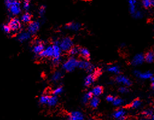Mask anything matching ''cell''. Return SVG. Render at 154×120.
Segmentation results:
<instances>
[{"label": "cell", "instance_id": "cell-1", "mask_svg": "<svg viewBox=\"0 0 154 120\" xmlns=\"http://www.w3.org/2000/svg\"><path fill=\"white\" fill-rule=\"evenodd\" d=\"M53 63L55 65H58L61 60V52L62 50L59 45V41H56L53 45Z\"/></svg>", "mask_w": 154, "mask_h": 120}, {"label": "cell", "instance_id": "cell-2", "mask_svg": "<svg viewBox=\"0 0 154 120\" xmlns=\"http://www.w3.org/2000/svg\"><path fill=\"white\" fill-rule=\"evenodd\" d=\"M77 65L78 60L74 57H71L65 61L62 65V68L67 72H72L77 68Z\"/></svg>", "mask_w": 154, "mask_h": 120}, {"label": "cell", "instance_id": "cell-3", "mask_svg": "<svg viewBox=\"0 0 154 120\" xmlns=\"http://www.w3.org/2000/svg\"><path fill=\"white\" fill-rule=\"evenodd\" d=\"M59 45L61 49L63 51H69L73 46V42L70 37H65L59 41Z\"/></svg>", "mask_w": 154, "mask_h": 120}, {"label": "cell", "instance_id": "cell-4", "mask_svg": "<svg viewBox=\"0 0 154 120\" xmlns=\"http://www.w3.org/2000/svg\"><path fill=\"white\" fill-rule=\"evenodd\" d=\"M77 68L80 69H85L89 73H92L94 69V66L92 64L86 60H78Z\"/></svg>", "mask_w": 154, "mask_h": 120}, {"label": "cell", "instance_id": "cell-5", "mask_svg": "<svg viewBox=\"0 0 154 120\" xmlns=\"http://www.w3.org/2000/svg\"><path fill=\"white\" fill-rule=\"evenodd\" d=\"M9 10L12 15H19L21 12V4L20 0H15V1L10 7Z\"/></svg>", "mask_w": 154, "mask_h": 120}, {"label": "cell", "instance_id": "cell-6", "mask_svg": "<svg viewBox=\"0 0 154 120\" xmlns=\"http://www.w3.org/2000/svg\"><path fill=\"white\" fill-rule=\"evenodd\" d=\"M8 25L11 29V31L13 33H17L21 28V24L19 19L17 18H13L8 23Z\"/></svg>", "mask_w": 154, "mask_h": 120}, {"label": "cell", "instance_id": "cell-7", "mask_svg": "<svg viewBox=\"0 0 154 120\" xmlns=\"http://www.w3.org/2000/svg\"><path fill=\"white\" fill-rule=\"evenodd\" d=\"M40 28V22L37 21L30 22L27 26V31L31 35H34L38 31Z\"/></svg>", "mask_w": 154, "mask_h": 120}, {"label": "cell", "instance_id": "cell-8", "mask_svg": "<svg viewBox=\"0 0 154 120\" xmlns=\"http://www.w3.org/2000/svg\"><path fill=\"white\" fill-rule=\"evenodd\" d=\"M53 55V46L48 45L45 48V49L40 53L39 56L42 58H52Z\"/></svg>", "mask_w": 154, "mask_h": 120}, {"label": "cell", "instance_id": "cell-9", "mask_svg": "<svg viewBox=\"0 0 154 120\" xmlns=\"http://www.w3.org/2000/svg\"><path fill=\"white\" fill-rule=\"evenodd\" d=\"M45 47L44 43L40 41H39V40H37V41H35V43L34 44L33 48H32V51H33L35 54L39 55L45 49Z\"/></svg>", "mask_w": 154, "mask_h": 120}, {"label": "cell", "instance_id": "cell-10", "mask_svg": "<svg viewBox=\"0 0 154 120\" xmlns=\"http://www.w3.org/2000/svg\"><path fill=\"white\" fill-rule=\"evenodd\" d=\"M126 111L122 108L116 110L112 114V117L116 120H125L126 119Z\"/></svg>", "mask_w": 154, "mask_h": 120}, {"label": "cell", "instance_id": "cell-11", "mask_svg": "<svg viewBox=\"0 0 154 120\" xmlns=\"http://www.w3.org/2000/svg\"><path fill=\"white\" fill-rule=\"evenodd\" d=\"M134 75L139 77L141 79L143 80H147V79H149V78H152L153 74L152 73L149 71H147V72H144V73H141V72L136 70L134 72Z\"/></svg>", "mask_w": 154, "mask_h": 120}, {"label": "cell", "instance_id": "cell-12", "mask_svg": "<svg viewBox=\"0 0 154 120\" xmlns=\"http://www.w3.org/2000/svg\"><path fill=\"white\" fill-rule=\"evenodd\" d=\"M144 55L143 54H138L133 58L131 63L134 66H139L144 61Z\"/></svg>", "mask_w": 154, "mask_h": 120}, {"label": "cell", "instance_id": "cell-13", "mask_svg": "<svg viewBox=\"0 0 154 120\" xmlns=\"http://www.w3.org/2000/svg\"><path fill=\"white\" fill-rule=\"evenodd\" d=\"M116 80L117 83L122 85L125 86H129L131 85L132 83L130 80H129L127 77L123 75L118 76L116 78Z\"/></svg>", "mask_w": 154, "mask_h": 120}, {"label": "cell", "instance_id": "cell-14", "mask_svg": "<svg viewBox=\"0 0 154 120\" xmlns=\"http://www.w3.org/2000/svg\"><path fill=\"white\" fill-rule=\"evenodd\" d=\"M68 120H84V115L80 111H73L70 113Z\"/></svg>", "mask_w": 154, "mask_h": 120}, {"label": "cell", "instance_id": "cell-15", "mask_svg": "<svg viewBox=\"0 0 154 120\" xmlns=\"http://www.w3.org/2000/svg\"><path fill=\"white\" fill-rule=\"evenodd\" d=\"M30 37L31 34L29 31H22L17 36V40L19 42L22 43L29 41Z\"/></svg>", "mask_w": 154, "mask_h": 120}, {"label": "cell", "instance_id": "cell-16", "mask_svg": "<svg viewBox=\"0 0 154 120\" xmlns=\"http://www.w3.org/2000/svg\"><path fill=\"white\" fill-rule=\"evenodd\" d=\"M80 28H81V24L76 22H70L68 23L66 26V28L73 31H79L80 29Z\"/></svg>", "mask_w": 154, "mask_h": 120}, {"label": "cell", "instance_id": "cell-17", "mask_svg": "<svg viewBox=\"0 0 154 120\" xmlns=\"http://www.w3.org/2000/svg\"><path fill=\"white\" fill-rule=\"evenodd\" d=\"M63 74L62 71H56L52 74L51 80L54 82H59L63 78Z\"/></svg>", "mask_w": 154, "mask_h": 120}, {"label": "cell", "instance_id": "cell-18", "mask_svg": "<svg viewBox=\"0 0 154 120\" xmlns=\"http://www.w3.org/2000/svg\"><path fill=\"white\" fill-rule=\"evenodd\" d=\"M128 2L129 6V11H130L131 15H134L137 11L136 7L137 0H128Z\"/></svg>", "mask_w": 154, "mask_h": 120}, {"label": "cell", "instance_id": "cell-19", "mask_svg": "<svg viewBox=\"0 0 154 120\" xmlns=\"http://www.w3.org/2000/svg\"><path fill=\"white\" fill-rule=\"evenodd\" d=\"M58 102V98L57 96L55 95H49V98H48L47 106L50 107H54L55 106Z\"/></svg>", "mask_w": 154, "mask_h": 120}, {"label": "cell", "instance_id": "cell-20", "mask_svg": "<svg viewBox=\"0 0 154 120\" xmlns=\"http://www.w3.org/2000/svg\"><path fill=\"white\" fill-rule=\"evenodd\" d=\"M95 81V76L90 74H88L85 78L84 85L85 86H90Z\"/></svg>", "mask_w": 154, "mask_h": 120}, {"label": "cell", "instance_id": "cell-21", "mask_svg": "<svg viewBox=\"0 0 154 120\" xmlns=\"http://www.w3.org/2000/svg\"><path fill=\"white\" fill-rule=\"evenodd\" d=\"M91 92L94 97H98L103 93V88L100 86H96L93 87Z\"/></svg>", "mask_w": 154, "mask_h": 120}, {"label": "cell", "instance_id": "cell-22", "mask_svg": "<svg viewBox=\"0 0 154 120\" xmlns=\"http://www.w3.org/2000/svg\"><path fill=\"white\" fill-rule=\"evenodd\" d=\"M31 18H32L31 15L29 12H26L21 16V20L23 23L29 24L30 22H31Z\"/></svg>", "mask_w": 154, "mask_h": 120}, {"label": "cell", "instance_id": "cell-23", "mask_svg": "<svg viewBox=\"0 0 154 120\" xmlns=\"http://www.w3.org/2000/svg\"><path fill=\"white\" fill-rule=\"evenodd\" d=\"M79 54L84 59H88L90 57V53L86 48H80Z\"/></svg>", "mask_w": 154, "mask_h": 120}, {"label": "cell", "instance_id": "cell-24", "mask_svg": "<svg viewBox=\"0 0 154 120\" xmlns=\"http://www.w3.org/2000/svg\"><path fill=\"white\" fill-rule=\"evenodd\" d=\"M89 103H90V105L91 108H96L98 107V106L99 105L100 99L99 98V97H94L93 96L92 98L90 100V101H89Z\"/></svg>", "mask_w": 154, "mask_h": 120}, {"label": "cell", "instance_id": "cell-25", "mask_svg": "<svg viewBox=\"0 0 154 120\" xmlns=\"http://www.w3.org/2000/svg\"><path fill=\"white\" fill-rule=\"evenodd\" d=\"M108 71H109V73L116 74H118L120 72V69L119 67L117 65H111L109 66L107 68Z\"/></svg>", "mask_w": 154, "mask_h": 120}, {"label": "cell", "instance_id": "cell-26", "mask_svg": "<svg viewBox=\"0 0 154 120\" xmlns=\"http://www.w3.org/2000/svg\"><path fill=\"white\" fill-rule=\"evenodd\" d=\"M144 60L148 63H152L154 60V52L149 51L144 55Z\"/></svg>", "mask_w": 154, "mask_h": 120}, {"label": "cell", "instance_id": "cell-27", "mask_svg": "<svg viewBox=\"0 0 154 120\" xmlns=\"http://www.w3.org/2000/svg\"><path fill=\"white\" fill-rule=\"evenodd\" d=\"M93 97V94H92L91 91L85 93L84 94V95L83 98H82V102L84 104L88 103L89 101H90V100Z\"/></svg>", "mask_w": 154, "mask_h": 120}, {"label": "cell", "instance_id": "cell-28", "mask_svg": "<svg viewBox=\"0 0 154 120\" xmlns=\"http://www.w3.org/2000/svg\"><path fill=\"white\" fill-rule=\"evenodd\" d=\"M141 3L143 7L147 9L154 6V0H141Z\"/></svg>", "mask_w": 154, "mask_h": 120}, {"label": "cell", "instance_id": "cell-29", "mask_svg": "<svg viewBox=\"0 0 154 120\" xmlns=\"http://www.w3.org/2000/svg\"><path fill=\"white\" fill-rule=\"evenodd\" d=\"M48 98H49V95H43L40 96V97H39V101L43 105H47V103H48Z\"/></svg>", "mask_w": 154, "mask_h": 120}, {"label": "cell", "instance_id": "cell-30", "mask_svg": "<svg viewBox=\"0 0 154 120\" xmlns=\"http://www.w3.org/2000/svg\"><path fill=\"white\" fill-rule=\"evenodd\" d=\"M141 101L138 99H136L134 100L131 104V108L132 109H137L141 106Z\"/></svg>", "mask_w": 154, "mask_h": 120}, {"label": "cell", "instance_id": "cell-31", "mask_svg": "<svg viewBox=\"0 0 154 120\" xmlns=\"http://www.w3.org/2000/svg\"><path fill=\"white\" fill-rule=\"evenodd\" d=\"M69 53L72 56H75V55L79 54V48L73 46L69 51Z\"/></svg>", "mask_w": 154, "mask_h": 120}, {"label": "cell", "instance_id": "cell-32", "mask_svg": "<svg viewBox=\"0 0 154 120\" xmlns=\"http://www.w3.org/2000/svg\"><path fill=\"white\" fill-rule=\"evenodd\" d=\"M62 92H63V87L61 86H59L57 87L56 88H55L53 90L52 94H53V95L57 96V97H58V95H61Z\"/></svg>", "mask_w": 154, "mask_h": 120}, {"label": "cell", "instance_id": "cell-33", "mask_svg": "<svg viewBox=\"0 0 154 120\" xmlns=\"http://www.w3.org/2000/svg\"><path fill=\"white\" fill-rule=\"evenodd\" d=\"M124 103V101L123 99L120 98H115L112 104L116 106H121Z\"/></svg>", "mask_w": 154, "mask_h": 120}, {"label": "cell", "instance_id": "cell-34", "mask_svg": "<svg viewBox=\"0 0 154 120\" xmlns=\"http://www.w3.org/2000/svg\"><path fill=\"white\" fill-rule=\"evenodd\" d=\"M22 7L26 11H28L30 8V0H24L23 3H22Z\"/></svg>", "mask_w": 154, "mask_h": 120}, {"label": "cell", "instance_id": "cell-35", "mask_svg": "<svg viewBox=\"0 0 154 120\" xmlns=\"http://www.w3.org/2000/svg\"><path fill=\"white\" fill-rule=\"evenodd\" d=\"M3 30L6 34H10L11 33V29L8 24H4L3 26Z\"/></svg>", "mask_w": 154, "mask_h": 120}, {"label": "cell", "instance_id": "cell-36", "mask_svg": "<svg viewBox=\"0 0 154 120\" xmlns=\"http://www.w3.org/2000/svg\"><path fill=\"white\" fill-rule=\"evenodd\" d=\"M45 10H46V7L45 6H41L39 9V15L40 17H43L44 14L45 13Z\"/></svg>", "mask_w": 154, "mask_h": 120}, {"label": "cell", "instance_id": "cell-37", "mask_svg": "<svg viewBox=\"0 0 154 120\" xmlns=\"http://www.w3.org/2000/svg\"><path fill=\"white\" fill-rule=\"evenodd\" d=\"M143 115L146 117H152V115L153 114V111L151 109H148V110H146L143 112Z\"/></svg>", "mask_w": 154, "mask_h": 120}, {"label": "cell", "instance_id": "cell-38", "mask_svg": "<svg viewBox=\"0 0 154 120\" xmlns=\"http://www.w3.org/2000/svg\"><path fill=\"white\" fill-rule=\"evenodd\" d=\"M119 92L121 93V94H126L127 92H128L129 90L128 89V87L126 86H121L119 89H118Z\"/></svg>", "mask_w": 154, "mask_h": 120}, {"label": "cell", "instance_id": "cell-39", "mask_svg": "<svg viewBox=\"0 0 154 120\" xmlns=\"http://www.w3.org/2000/svg\"><path fill=\"white\" fill-rule=\"evenodd\" d=\"M15 1V0H4V3L8 9H9L10 7L12 6L13 3Z\"/></svg>", "mask_w": 154, "mask_h": 120}, {"label": "cell", "instance_id": "cell-40", "mask_svg": "<svg viewBox=\"0 0 154 120\" xmlns=\"http://www.w3.org/2000/svg\"><path fill=\"white\" fill-rule=\"evenodd\" d=\"M133 16L137 19H140L143 17V13L141 11L137 10Z\"/></svg>", "mask_w": 154, "mask_h": 120}, {"label": "cell", "instance_id": "cell-41", "mask_svg": "<svg viewBox=\"0 0 154 120\" xmlns=\"http://www.w3.org/2000/svg\"><path fill=\"white\" fill-rule=\"evenodd\" d=\"M115 99V97H114V96H112V95H108L107 97V101H108V102H110V103H112L114 101Z\"/></svg>", "mask_w": 154, "mask_h": 120}, {"label": "cell", "instance_id": "cell-42", "mask_svg": "<svg viewBox=\"0 0 154 120\" xmlns=\"http://www.w3.org/2000/svg\"><path fill=\"white\" fill-rule=\"evenodd\" d=\"M152 87L153 89H154V77H152Z\"/></svg>", "mask_w": 154, "mask_h": 120}, {"label": "cell", "instance_id": "cell-43", "mask_svg": "<svg viewBox=\"0 0 154 120\" xmlns=\"http://www.w3.org/2000/svg\"><path fill=\"white\" fill-rule=\"evenodd\" d=\"M151 120H154V114L152 115V116L151 117Z\"/></svg>", "mask_w": 154, "mask_h": 120}, {"label": "cell", "instance_id": "cell-44", "mask_svg": "<svg viewBox=\"0 0 154 120\" xmlns=\"http://www.w3.org/2000/svg\"><path fill=\"white\" fill-rule=\"evenodd\" d=\"M85 120H94L93 118H87L86 119H85Z\"/></svg>", "mask_w": 154, "mask_h": 120}]
</instances>
